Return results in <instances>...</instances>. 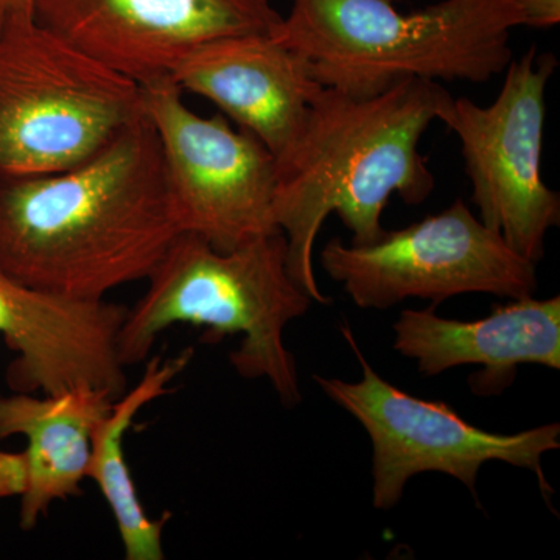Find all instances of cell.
<instances>
[{"label":"cell","instance_id":"obj_15","mask_svg":"<svg viewBox=\"0 0 560 560\" xmlns=\"http://www.w3.org/2000/svg\"><path fill=\"white\" fill-rule=\"evenodd\" d=\"M191 357V348L173 359L150 357L142 378L114 400L108 416L95 429L88 480L101 489L128 560L165 559L162 537L172 514L167 512L160 518L147 514L125 455V438L142 408L172 393L171 383L189 366Z\"/></svg>","mask_w":560,"mask_h":560},{"label":"cell","instance_id":"obj_5","mask_svg":"<svg viewBox=\"0 0 560 560\" xmlns=\"http://www.w3.org/2000/svg\"><path fill=\"white\" fill-rule=\"evenodd\" d=\"M142 113L138 81L57 33H0V180L69 171Z\"/></svg>","mask_w":560,"mask_h":560},{"label":"cell","instance_id":"obj_6","mask_svg":"<svg viewBox=\"0 0 560 560\" xmlns=\"http://www.w3.org/2000/svg\"><path fill=\"white\" fill-rule=\"evenodd\" d=\"M360 361V382L315 375L316 385L331 401L353 416L372 442V503L393 510L415 475L438 471L463 482L477 497L478 474L489 460L530 470L550 504L551 486L541 458L560 447L559 423L521 433H492L471 425L445 401L420 399L397 388L364 359L348 327L342 330Z\"/></svg>","mask_w":560,"mask_h":560},{"label":"cell","instance_id":"obj_9","mask_svg":"<svg viewBox=\"0 0 560 560\" xmlns=\"http://www.w3.org/2000/svg\"><path fill=\"white\" fill-rule=\"evenodd\" d=\"M143 113L158 139L180 230L231 250L278 231L272 219L278 162L223 114L202 117L172 77L143 84Z\"/></svg>","mask_w":560,"mask_h":560},{"label":"cell","instance_id":"obj_12","mask_svg":"<svg viewBox=\"0 0 560 560\" xmlns=\"http://www.w3.org/2000/svg\"><path fill=\"white\" fill-rule=\"evenodd\" d=\"M171 77L180 91L219 106L276 161L300 138L320 88L307 62L271 33L209 40L187 55Z\"/></svg>","mask_w":560,"mask_h":560},{"label":"cell","instance_id":"obj_11","mask_svg":"<svg viewBox=\"0 0 560 560\" xmlns=\"http://www.w3.org/2000/svg\"><path fill=\"white\" fill-rule=\"evenodd\" d=\"M127 312V305L106 298L36 289L0 268V335L18 355L10 364V388L54 396L90 386L121 396L127 368L119 331Z\"/></svg>","mask_w":560,"mask_h":560},{"label":"cell","instance_id":"obj_1","mask_svg":"<svg viewBox=\"0 0 560 560\" xmlns=\"http://www.w3.org/2000/svg\"><path fill=\"white\" fill-rule=\"evenodd\" d=\"M180 232L145 113L69 171L0 180V268L36 289L105 300L149 279Z\"/></svg>","mask_w":560,"mask_h":560},{"label":"cell","instance_id":"obj_3","mask_svg":"<svg viewBox=\"0 0 560 560\" xmlns=\"http://www.w3.org/2000/svg\"><path fill=\"white\" fill-rule=\"evenodd\" d=\"M514 0H440L401 13L394 0H291L272 38L320 86L357 97L407 80L486 83L514 60Z\"/></svg>","mask_w":560,"mask_h":560},{"label":"cell","instance_id":"obj_16","mask_svg":"<svg viewBox=\"0 0 560 560\" xmlns=\"http://www.w3.org/2000/svg\"><path fill=\"white\" fill-rule=\"evenodd\" d=\"M28 486V464L25 452L0 451V500L22 497Z\"/></svg>","mask_w":560,"mask_h":560},{"label":"cell","instance_id":"obj_14","mask_svg":"<svg viewBox=\"0 0 560 560\" xmlns=\"http://www.w3.org/2000/svg\"><path fill=\"white\" fill-rule=\"evenodd\" d=\"M117 397L77 388L54 396L13 393L0 397V440H27L28 486L21 497L20 525L31 530L55 501L81 493L88 480L92 440Z\"/></svg>","mask_w":560,"mask_h":560},{"label":"cell","instance_id":"obj_7","mask_svg":"<svg viewBox=\"0 0 560 560\" xmlns=\"http://www.w3.org/2000/svg\"><path fill=\"white\" fill-rule=\"evenodd\" d=\"M558 69L550 51L529 47L512 60L488 106L451 98L440 121L459 139L471 201L489 230L537 264L551 228L560 224V197L541 176L547 86Z\"/></svg>","mask_w":560,"mask_h":560},{"label":"cell","instance_id":"obj_13","mask_svg":"<svg viewBox=\"0 0 560 560\" xmlns=\"http://www.w3.org/2000/svg\"><path fill=\"white\" fill-rule=\"evenodd\" d=\"M393 330L394 350L415 360L423 375L481 366L469 382L478 396L506 389L522 364L560 370V296L511 300L477 320L442 318L434 305L407 308Z\"/></svg>","mask_w":560,"mask_h":560},{"label":"cell","instance_id":"obj_8","mask_svg":"<svg viewBox=\"0 0 560 560\" xmlns=\"http://www.w3.org/2000/svg\"><path fill=\"white\" fill-rule=\"evenodd\" d=\"M319 260L350 300L375 311L411 298L436 307L459 294L522 300L537 290L536 264L515 253L463 200L404 230L386 231L371 245L334 238Z\"/></svg>","mask_w":560,"mask_h":560},{"label":"cell","instance_id":"obj_18","mask_svg":"<svg viewBox=\"0 0 560 560\" xmlns=\"http://www.w3.org/2000/svg\"><path fill=\"white\" fill-rule=\"evenodd\" d=\"M33 2L35 0H0V33L35 21Z\"/></svg>","mask_w":560,"mask_h":560},{"label":"cell","instance_id":"obj_2","mask_svg":"<svg viewBox=\"0 0 560 560\" xmlns=\"http://www.w3.org/2000/svg\"><path fill=\"white\" fill-rule=\"evenodd\" d=\"M452 95L440 81L407 80L357 97L320 86L300 138L278 162L272 219L289 246V271L313 302L329 305L315 275V242L330 213L350 232V245L385 234L390 195L422 205L436 180L420 139Z\"/></svg>","mask_w":560,"mask_h":560},{"label":"cell","instance_id":"obj_10","mask_svg":"<svg viewBox=\"0 0 560 560\" xmlns=\"http://www.w3.org/2000/svg\"><path fill=\"white\" fill-rule=\"evenodd\" d=\"M33 18L140 86L209 40L272 33L282 21L271 0H35Z\"/></svg>","mask_w":560,"mask_h":560},{"label":"cell","instance_id":"obj_17","mask_svg":"<svg viewBox=\"0 0 560 560\" xmlns=\"http://www.w3.org/2000/svg\"><path fill=\"white\" fill-rule=\"evenodd\" d=\"M522 14V27L551 28L560 22V0H514Z\"/></svg>","mask_w":560,"mask_h":560},{"label":"cell","instance_id":"obj_4","mask_svg":"<svg viewBox=\"0 0 560 560\" xmlns=\"http://www.w3.org/2000/svg\"><path fill=\"white\" fill-rule=\"evenodd\" d=\"M145 294L128 307L119 331L125 368L150 359L161 334L176 324L206 327L220 341L242 335L230 361L248 381L267 378L285 407L301 401L296 360L283 330L308 312L312 298L289 271L283 232L219 250L200 235L180 232L147 279Z\"/></svg>","mask_w":560,"mask_h":560}]
</instances>
